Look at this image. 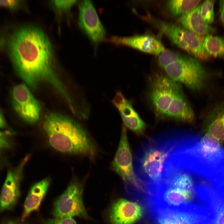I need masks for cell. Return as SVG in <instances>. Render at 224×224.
<instances>
[{"label":"cell","mask_w":224,"mask_h":224,"mask_svg":"<svg viewBox=\"0 0 224 224\" xmlns=\"http://www.w3.org/2000/svg\"><path fill=\"white\" fill-rule=\"evenodd\" d=\"M8 48L16 72L29 86L35 89L40 83L46 82L67 103L72 101L69 92L55 71L51 42L42 30L30 26L18 29L12 35Z\"/></svg>","instance_id":"cell-1"},{"label":"cell","mask_w":224,"mask_h":224,"mask_svg":"<svg viewBox=\"0 0 224 224\" xmlns=\"http://www.w3.org/2000/svg\"><path fill=\"white\" fill-rule=\"evenodd\" d=\"M199 178L186 170L168 174L160 183L150 189L147 197L152 213L204 210L207 203Z\"/></svg>","instance_id":"cell-2"},{"label":"cell","mask_w":224,"mask_h":224,"mask_svg":"<svg viewBox=\"0 0 224 224\" xmlns=\"http://www.w3.org/2000/svg\"><path fill=\"white\" fill-rule=\"evenodd\" d=\"M44 129L51 146L60 152L92 157L96 153L92 140L83 128L70 118L52 113L43 123Z\"/></svg>","instance_id":"cell-3"},{"label":"cell","mask_w":224,"mask_h":224,"mask_svg":"<svg viewBox=\"0 0 224 224\" xmlns=\"http://www.w3.org/2000/svg\"><path fill=\"white\" fill-rule=\"evenodd\" d=\"M149 101L159 118L191 123L194 111L187 101L180 84L166 76L157 74L151 80Z\"/></svg>","instance_id":"cell-4"},{"label":"cell","mask_w":224,"mask_h":224,"mask_svg":"<svg viewBox=\"0 0 224 224\" xmlns=\"http://www.w3.org/2000/svg\"><path fill=\"white\" fill-rule=\"evenodd\" d=\"M178 142V136L151 140L137 153L133 163L134 170L147 187L162 181Z\"/></svg>","instance_id":"cell-5"},{"label":"cell","mask_w":224,"mask_h":224,"mask_svg":"<svg viewBox=\"0 0 224 224\" xmlns=\"http://www.w3.org/2000/svg\"><path fill=\"white\" fill-rule=\"evenodd\" d=\"M112 165L113 169L122 180L128 193L131 195H146L147 186L135 172L127 130L124 125H122L119 143Z\"/></svg>","instance_id":"cell-6"},{"label":"cell","mask_w":224,"mask_h":224,"mask_svg":"<svg viewBox=\"0 0 224 224\" xmlns=\"http://www.w3.org/2000/svg\"><path fill=\"white\" fill-rule=\"evenodd\" d=\"M163 69L170 78L194 91L203 88L209 77L208 72L196 58L185 56Z\"/></svg>","instance_id":"cell-7"},{"label":"cell","mask_w":224,"mask_h":224,"mask_svg":"<svg viewBox=\"0 0 224 224\" xmlns=\"http://www.w3.org/2000/svg\"><path fill=\"white\" fill-rule=\"evenodd\" d=\"M149 20L178 47L201 60L208 58L199 35L174 24L152 18Z\"/></svg>","instance_id":"cell-8"},{"label":"cell","mask_w":224,"mask_h":224,"mask_svg":"<svg viewBox=\"0 0 224 224\" xmlns=\"http://www.w3.org/2000/svg\"><path fill=\"white\" fill-rule=\"evenodd\" d=\"M83 190L79 182L72 181L54 204L53 214L54 217L58 219L73 217L89 218L83 203Z\"/></svg>","instance_id":"cell-9"},{"label":"cell","mask_w":224,"mask_h":224,"mask_svg":"<svg viewBox=\"0 0 224 224\" xmlns=\"http://www.w3.org/2000/svg\"><path fill=\"white\" fill-rule=\"evenodd\" d=\"M13 108L24 120L33 124L39 119L41 106L27 86L22 83L15 86L11 93Z\"/></svg>","instance_id":"cell-10"},{"label":"cell","mask_w":224,"mask_h":224,"mask_svg":"<svg viewBox=\"0 0 224 224\" xmlns=\"http://www.w3.org/2000/svg\"><path fill=\"white\" fill-rule=\"evenodd\" d=\"M78 24L92 43L97 46L104 40L106 31L92 2L83 0L79 5Z\"/></svg>","instance_id":"cell-11"},{"label":"cell","mask_w":224,"mask_h":224,"mask_svg":"<svg viewBox=\"0 0 224 224\" xmlns=\"http://www.w3.org/2000/svg\"><path fill=\"white\" fill-rule=\"evenodd\" d=\"M28 158H25L17 167L8 171L0 194V212L12 209L16 203L20 194L22 170Z\"/></svg>","instance_id":"cell-12"},{"label":"cell","mask_w":224,"mask_h":224,"mask_svg":"<svg viewBox=\"0 0 224 224\" xmlns=\"http://www.w3.org/2000/svg\"><path fill=\"white\" fill-rule=\"evenodd\" d=\"M143 214L138 203L124 198L116 200L112 205L109 215L111 224H134Z\"/></svg>","instance_id":"cell-13"},{"label":"cell","mask_w":224,"mask_h":224,"mask_svg":"<svg viewBox=\"0 0 224 224\" xmlns=\"http://www.w3.org/2000/svg\"><path fill=\"white\" fill-rule=\"evenodd\" d=\"M105 40L106 42L115 45L128 46L144 52L156 55L160 54L166 50L159 40L146 35L129 37L114 36Z\"/></svg>","instance_id":"cell-14"},{"label":"cell","mask_w":224,"mask_h":224,"mask_svg":"<svg viewBox=\"0 0 224 224\" xmlns=\"http://www.w3.org/2000/svg\"><path fill=\"white\" fill-rule=\"evenodd\" d=\"M152 215L157 224H210L205 211H165Z\"/></svg>","instance_id":"cell-15"},{"label":"cell","mask_w":224,"mask_h":224,"mask_svg":"<svg viewBox=\"0 0 224 224\" xmlns=\"http://www.w3.org/2000/svg\"><path fill=\"white\" fill-rule=\"evenodd\" d=\"M50 183V179L47 178L36 183L31 187L24 204V210L21 217L22 222L25 221L32 212L39 209Z\"/></svg>","instance_id":"cell-16"},{"label":"cell","mask_w":224,"mask_h":224,"mask_svg":"<svg viewBox=\"0 0 224 224\" xmlns=\"http://www.w3.org/2000/svg\"><path fill=\"white\" fill-rule=\"evenodd\" d=\"M208 133L221 143L224 141V101L216 105L207 114L205 119Z\"/></svg>","instance_id":"cell-17"},{"label":"cell","mask_w":224,"mask_h":224,"mask_svg":"<svg viewBox=\"0 0 224 224\" xmlns=\"http://www.w3.org/2000/svg\"><path fill=\"white\" fill-rule=\"evenodd\" d=\"M201 5L179 17L180 23L187 29L198 35H208L213 30L204 20L200 12Z\"/></svg>","instance_id":"cell-18"},{"label":"cell","mask_w":224,"mask_h":224,"mask_svg":"<svg viewBox=\"0 0 224 224\" xmlns=\"http://www.w3.org/2000/svg\"><path fill=\"white\" fill-rule=\"evenodd\" d=\"M203 47L208 55L224 58V38L209 35L203 43Z\"/></svg>","instance_id":"cell-19"},{"label":"cell","mask_w":224,"mask_h":224,"mask_svg":"<svg viewBox=\"0 0 224 224\" xmlns=\"http://www.w3.org/2000/svg\"><path fill=\"white\" fill-rule=\"evenodd\" d=\"M201 0H170L167 2V7L174 16H180L195 8Z\"/></svg>","instance_id":"cell-20"},{"label":"cell","mask_w":224,"mask_h":224,"mask_svg":"<svg viewBox=\"0 0 224 224\" xmlns=\"http://www.w3.org/2000/svg\"><path fill=\"white\" fill-rule=\"evenodd\" d=\"M121 118L125 127L138 135L144 134L147 125L136 111L129 115Z\"/></svg>","instance_id":"cell-21"},{"label":"cell","mask_w":224,"mask_h":224,"mask_svg":"<svg viewBox=\"0 0 224 224\" xmlns=\"http://www.w3.org/2000/svg\"><path fill=\"white\" fill-rule=\"evenodd\" d=\"M184 56L172 50H165L160 54L158 63L163 69L167 66L180 60Z\"/></svg>","instance_id":"cell-22"},{"label":"cell","mask_w":224,"mask_h":224,"mask_svg":"<svg viewBox=\"0 0 224 224\" xmlns=\"http://www.w3.org/2000/svg\"><path fill=\"white\" fill-rule=\"evenodd\" d=\"M214 0H205L201 7L200 12L203 18L208 24L213 22L214 20Z\"/></svg>","instance_id":"cell-23"},{"label":"cell","mask_w":224,"mask_h":224,"mask_svg":"<svg viewBox=\"0 0 224 224\" xmlns=\"http://www.w3.org/2000/svg\"><path fill=\"white\" fill-rule=\"evenodd\" d=\"M10 134L8 132L0 130V154L12 147Z\"/></svg>","instance_id":"cell-24"},{"label":"cell","mask_w":224,"mask_h":224,"mask_svg":"<svg viewBox=\"0 0 224 224\" xmlns=\"http://www.w3.org/2000/svg\"><path fill=\"white\" fill-rule=\"evenodd\" d=\"M52 3L57 9L62 11L69 10L75 4L76 0H54Z\"/></svg>","instance_id":"cell-25"},{"label":"cell","mask_w":224,"mask_h":224,"mask_svg":"<svg viewBox=\"0 0 224 224\" xmlns=\"http://www.w3.org/2000/svg\"><path fill=\"white\" fill-rule=\"evenodd\" d=\"M42 224H77L72 218H65L60 219H50L43 220Z\"/></svg>","instance_id":"cell-26"},{"label":"cell","mask_w":224,"mask_h":224,"mask_svg":"<svg viewBox=\"0 0 224 224\" xmlns=\"http://www.w3.org/2000/svg\"><path fill=\"white\" fill-rule=\"evenodd\" d=\"M21 1L16 0H0V6L12 10L18 9L21 4Z\"/></svg>","instance_id":"cell-27"},{"label":"cell","mask_w":224,"mask_h":224,"mask_svg":"<svg viewBox=\"0 0 224 224\" xmlns=\"http://www.w3.org/2000/svg\"><path fill=\"white\" fill-rule=\"evenodd\" d=\"M127 99L122 93L117 91L112 100V102L114 106L118 110L124 103Z\"/></svg>","instance_id":"cell-28"},{"label":"cell","mask_w":224,"mask_h":224,"mask_svg":"<svg viewBox=\"0 0 224 224\" xmlns=\"http://www.w3.org/2000/svg\"><path fill=\"white\" fill-rule=\"evenodd\" d=\"M219 10L220 19L222 22L224 24V0L220 1Z\"/></svg>","instance_id":"cell-29"},{"label":"cell","mask_w":224,"mask_h":224,"mask_svg":"<svg viewBox=\"0 0 224 224\" xmlns=\"http://www.w3.org/2000/svg\"><path fill=\"white\" fill-rule=\"evenodd\" d=\"M6 126V123L2 114L0 112V128H3Z\"/></svg>","instance_id":"cell-30"},{"label":"cell","mask_w":224,"mask_h":224,"mask_svg":"<svg viewBox=\"0 0 224 224\" xmlns=\"http://www.w3.org/2000/svg\"><path fill=\"white\" fill-rule=\"evenodd\" d=\"M3 224H23L20 222L12 220H9L5 222Z\"/></svg>","instance_id":"cell-31"},{"label":"cell","mask_w":224,"mask_h":224,"mask_svg":"<svg viewBox=\"0 0 224 224\" xmlns=\"http://www.w3.org/2000/svg\"><path fill=\"white\" fill-rule=\"evenodd\" d=\"M2 163L1 161H0V169L2 167Z\"/></svg>","instance_id":"cell-32"}]
</instances>
